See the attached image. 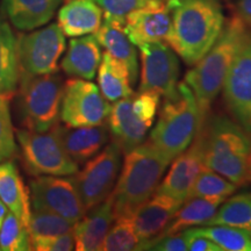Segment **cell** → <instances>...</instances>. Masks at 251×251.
Wrapping results in <instances>:
<instances>
[{"mask_svg":"<svg viewBox=\"0 0 251 251\" xmlns=\"http://www.w3.org/2000/svg\"><path fill=\"white\" fill-rule=\"evenodd\" d=\"M172 25L166 43L187 65L197 64L225 26L219 0H170Z\"/></svg>","mask_w":251,"mask_h":251,"instance_id":"cell-1","label":"cell"},{"mask_svg":"<svg viewBox=\"0 0 251 251\" xmlns=\"http://www.w3.org/2000/svg\"><path fill=\"white\" fill-rule=\"evenodd\" d=\"M249 34L247 25L237 13L231 15L225 23L212 48L194 64L192 70L185 75L184 81L196 97L202 125L208 117L213 101L222 90L226 75L235 55Z\"/></svg>","mask_w":251,"mask_h":251,"instance_id":"cell-2","label":"cell"},{"mask_svg":"<svg viewBox=\"0 0 251 251\" xmlns=\"http://www.w3.org/2000/svg\"><path fill=\"white\" fill-rule=\"evenodd\" d=\"M172 159L148 140L125 155L111 193L115 219L131 215L156 192Z\"/></svg>","mask_w":251,"mask_h":251,"instance_id":"cell-3","label":"cell"},{"mask_svg":"<svg viewBox=\"0 0 251 251\" xmlns=\"http://www.w3.org/2000/svg\"><path fill=\"white\" fill-rule=\"evenodd\" d=\"M203 164L236 186L247 183L251 136L236 121L224 114L207 117L199 131Z\"/></svg>","mask_w":251,"mask_h":251,"instance_id":"cell-4","label":"cell"},{"mask_svg":"<svg viewBox=\"0 0 251 251\" xmlns=\"http://www.w3.org/2000/svg\"><path fill=\"white\" fill-rule=\"evenodd\" d=\"M164 97L158 121L150 133L149 141L174 161L192 143L202 121L196 97L185 81L178 83L176 89Z\"/></svg>","mask_w":251,"mask_h":251,"instance_id":"cell-5","label":"cell"},{"mask_svg":"<svg viewBox=\"0 0 251 251\" xmlns=\"http://www.w3.org/2000/svg\"><path fill=\"white\" fill-rule=\"evenodd\" d=\"M64 81L58 72L30 76L20 72L15 96V119L20 128L45 133L58 125Z\"/></svg>","mask_w":251,"mask_h":251,"instance_id":"cell-6","label":"cell"},{"mask_svg":"<svg viewBox=\"0 0 251 251\" xmlns=\"http://www.w3.org/2000/svg\"><path fill=\"white\" fill-rule=\"evenodd\" d=\"M15 136L23 165L31 177L72 176L79 170L63 146L58 125L45 133L18 128Z\"/></svg>","mask_w":251,"mask_h":251,"instance_id":"cell-7","label":"cell"},{"mask_svg":"<svg viewBox=\"0 0 251 251\" xmlns=\"http://www.w3.org/2000/svg\"><path fill=\"white\" fill-rule=\"evenodd\" d=\"M122 155L118 143L112 141L72 175L86 211L111 196L121 170Z\"/></svg>","mask_w":251,"mask_h":251,"instance_id":"cell-8","label":"cell"},{"mask_svg":"<svg viewBox=\"0 0 251 251\" xmlns=\"http://www.w3.org/2000/svg\"><path fill=\"white\" fill-rule=\"evenodd\" d=\"M17 39L20 72L42 76L58 71V62L67 48V41L57 24L21 34Z\"/></svg>","mask_w":251,"mask_h":251,"instance_id":"cell-9","label":"cell"},{"mask_svg":"<svg viewBox=\"0 0 251 251\" xmlns=\"http://www.w3.org/2000/svg\"><path fill=\"white\" fill-rule=\"evenodd\" d=\"M111 105L91 80L72 78L64 83L59 119L69 127L98 126L107 121Z\"/></svg>","mask_w":251,"mask_h":251,"instance_id":"cell-10","label":"cell"},{"mask_svg":"<svg viewBox=\"0 0 251 251\" xmlns=\"http://www.w3.org/2000/svg\"><path fill=\"white\" fill-rule=\"evenodd\" d=\"M30 205L34 211H46L75 222L86 213L72 176H39L29 183Z\"/></svg>","mask_w":251,"mask_h":251,"instance_id":"cell-11","label":"cell"},{"mask_svg":"<svg viewBox=\"0 0 251 251\" xmlns=\"http://www.w3.org/2000/svg\"><path fill=\"white\" fill-rule=\"evenodd\" d=\"M221 91L231 119L251 134V34L235 55Z\"/></svg>","mask_w":251,"mask_h":251,"instance_id":"cell-12","label":"cell"},{"mask_svg":"<svg viewBox=\"0 0 251 251\" xmlns=\"http://www.w3.org/2000/svg\"><path fill=\"white\" fill-rule=\"evenodd\" d=\"M139 49L142 62L139 91H156L161 96L171 93L180 72L177 54L164 42L143 43Z\"/></svg>","mask_w":251,"mask_h":251,"instance_id":"cell-13","label":"cell"},{"mask_svg":"<svg viewBox=\"0 0 251 251\" xmlns=\"http://www.w3.org/2000/svg\"><path fill=\"white\" fill-rule=\"evenodd\" d=\"M169 1H153L126 15L125 31L135 46L166 42L172 25Z\"/></svg>","mask_w":251,"mask_h":251,"instance_id":"cell-14","label":"cell"},{"mask_svg":"<svg viewBox=\"0 0 251 251\" xmlns=\"http://www.w3.org/2000/svg\"><path fill=\"white\" fill-rule=\"evenodd\" d=\"M171 163L170 170L168 171L162 183H159L156 192L168 194L184 202L187 199L197 177L205 166L202 141L199 133H197L192 143Z\"/></svg>","mask_w":251,"mask_h":251,"instance_id":"cell-15","label":"cell"},{"mask_svg":"<svg viewBox=\"0 0 251 251\" xmlns=\"http://www.w3.org/2000/svg\"><path fill=\"white\" fill-rule=\"evenodd\" d=\"M183 203L168 194L155 192L130 215L135 231L143 243V250H148L152 241L165 230Z\"/></svg>","mask_w":251,"mask_h":251,"instance_id":"cell-16","label":"cell"},{"mask_svg":"<svg viewBox=\"0 0 251 251\" xmlns=\"http://www.w3.org/2000/svg\"><path fill=\"white\" fill-rule=\"evenodd\" d=\"M94 36L106 52L128 68L131 85L136 83L139 76V57L135 45L125 31V18L105 15V21L94 33Z\"/></svg>","mask_w":251,"mask_h":251,"instance_id":"cell-17","label":"cell"},{"mask_svg":"<svg viewBox=\"0 0 251 251\" xmlns=\"http://www.w3.org/2000/svg\"><path fill=\"white\" fill-rule=\"evenodd\" d=\"M133 96L120 99L111 106L107 121L109 134L118 143L124 155L143 143L150 128L134 114L131 108Z\"/></svg>","mask_w":251,"mask_h":251,"instance_id":"cell-18","label":"cell"},{"mask_svg":"<svg viewBox=\"0 0 251 251\" xmlns=\"http://www.w3.org/2000/svg\"><path fill=\"white\" fill-rule=\"evenodd\" d=\"M114 220L111 197L86 211L85 215L75 224V250H100Z\"/></svg>","mask_w":251,"mask_h":251,"instance_id":"cell-19","label":"cell"},{"mask_svg":"<svg viewBox=\"0 0 251 251\" xmlns=\"http://www.w3.org/2000/svg\"><path fill=\"white\" fill-rule=\"evenodd\" d=\"M58 130L65 150L78 165L101 151L109 141V129L106 124L85 127L58 125Z\"/></svg>","mask_w":251,"mask_h":251,"instance_id":"cell-20","label":"cell"},{"mask_svg":"<svg viewBox=\"0 0 251 251\" xmlns=\"http://www.w3.org/2000/svg\"><path fill=\"white\" fill-rule=\"evenodd\" d=\"M63 0H1V13L15 29L30 31L46 26Z\"/></svg>","mask_w":251,"mask_h":251,"instance_id":"cell-21","label":"cell"},{"mask_svg":"<svg viewBox=\"0 0 251 251\" xmlns=\"http://www.w3.org/2000/svg\"><path fill=\"white\" fill-rule=\"evenodd\" d=\"M101 49L94 35L72 37L61 68L64 74L72 78L92 80L101 62Z\"/></svg>","mask_w":251,"mask_h":251,"instance_id":"cell-22","label":"cell"},{"mask_svg":"<svg viewBox=\"0 0 251 251\" xmlns=\"http://www.w3.org/2000/svg\"><path fill=\"white\" fill-rule=\"evenodd\" d=\"M102 14L96 0H68L59 8L57 25L65 36L89 35L101 26Z\"/></svg>","mask_w":251,"mask_h":251,"instance_id":"cell-23","label":"cell"},{"mask_svg":"<svg viewBox=\"0 0 251 251\" xmlns=\"http://www.w3.org/2000/svg\"><path fill=\"white\" fill-rule=\"evenodd\" d=\"M0 199L12 214L28 227L31 214L29 188L14 161L0 163Z\"/></svg>","mask_w":251,"mask_h":251,"instance_id":"cell-24","label":"cell"},{"mask_svg":"<svg viewBox=\"0 0 251 251\" xmlns=\"http://www.w3.org/2000/svg\"><path fill=\"white\" fill-rule=\"evenodd\" d=\"M20 79L18 39L7 23L0 20V96L13 97Z\"/></svg>","mask_w":251,"mask_h":251,"instance_id":"cell-25","label":"cell"},{"mask_svg":"<svg viewBox=\"0 0 251 251\" xmlns=\"http://www.w3.org/2000/svg\"><path fill=\"white\" fill-rule=\"evenodd\" d=\"M97 72L99 89L108 101L115 102L134 94L128 68L108 52L102 55Z\"/></svg>","mask_w":251,"mask_h":251,"instance_id":"cell-26","label":"cell"},{"mask_svg":"<svg viewBox=\"0 0 251 251\" xmlns=\"http://www.w3.org/2000/svg\"><path fill=\"white\" fill-rule=\"evenodd\" d=\"M219 206L220 203L200 199V198H191V199L185 200L180 208L172 218L170 224L165 228V230L157 238L179 233L188 228L206 225L215 215Z\"/></svg>","mask_w":251,"mask_h":251,"instance_id":"cell-27","label":"cell"},{"mask_svg":"<svg viewBox=\"0 0 251 251\" xmlns=\"http://www.w3.org/2000/svg\"><path fill=\"white\" fill-rule=\"evenodd\" d=\"M236 188V185L224 176L203 166L188 193L187 199L200 198L221 205L231 194L235 193Z\"/></svg>","mask_w":251,"mask_h":251,"instance_id":"cell-28","label":"cell"},{"mask_svg":"<svg viewBox=\"0 0 251 251\" xmlns=\"http://www.w3.org/2000/svg\"><path fill=\"white\" fill-rule=\"evenodd\" d=\"M214 225L244 229L251 233V197L248 193L238 194L219 206L211 221L203 226Z\"/></svg>","mask_w":251,"mask_h":251,"instance_id":"cell-29","label":"cell"},{"mask_svg":"<svg viewBox=\"0 0 251 251\" xmlns=\"http://www.w3.org/2000/svg\"><path fill=\"white\" fill-rule=\"evenodd\" d=\"M218 244L222 251H251V233L229 226H201L191 228Z\"/></svg>","mask_w":251,"mask_h":251,"instance_id":"cell-30","label":"cell"},{"mask_svg":"<svg viewBox=\"0 0 251 251\" xmlns=\"http://www.w3.org/2000/svg\"><path fill=\"white\" fill-rule=\"evenodd\" d=\"M100 250L102 251H131L143 250V243L135 231L130 215H122L114 220Z\"/></svg>","mask_w":251,"mask_h":251,"instance_id":"cell-31","label":"cell"},{"mask_svg":"<svg viewBox=\"0 0 251 251\" xmlns=\"http://www.w3.org/2000/svg\"><path fill=\"white\" fill-rule=\"evenodd\" d=\"M75 222L61 215L46 211H31L28 231L31 240L49 238L74 231Z\"/></svg>","mask_w":251,"mask_h":251,"instance_id":"cell-32","label":"cell"},{"mask_svg":"<svg viewBox=\"0 0 251 251\" xmlns=\"http://www.w3.org/2000/svg\"><path fill=\"white\" fill-rule=\"evenodd\" d=\"M0 250L29 251L31 241L28 228L11 212L7 213L0 228Z\"/></svg>","mask_w":251,"mask_h":251,"instance_id":"cell-33","label":"cell"},{"mask_svg":"<svg viewBox=\"0 0 251 251\" xmlns=\"http://www.w3.org/2000/svg\"><path fill=\"white\" fill-rule=\"evenodd\" d=\"M9 98L8 96H0V163L8 161L18 152Z\"/></svg>","mask_w":251,"mask_h":251,"instance_id":"cell-34","label":"cell"},{"mask_svg":"<svg viewBox=\"0 0 251 251\" xmlns=\"http://www.w3.org/2000/svg\"><path fill=\"white\" fill-rule=\"evenodd\" d=\"M161 94L156 91H139L137 94H133L131 108L134 114L151 128L155 117L158 112Z\"/></svg>","mask_w":251,"mask_h":251,"instance_id":"cell-35","label":"cell"},{"mask_svg":"<svg viewBox=\"0 0 251 251\" xmlns=\"http://www.w3.org/2000/svg\"><path fill=\"white\" fill-rule=\"evenodd\" d=\"M153 1H169V0H96L102 12L108 17L125 18L130 12L139 9Z\"/></svg>","mask_w":251,"mask_h":251,"instance_id":"cell-36","label":"cell"},{"mask_svg":"<svg viewBox=\"0 0 251 251\" xmlns=\"http://www.w3.org/2000/svg\"><path fill=\"white\" fill-rule=\"evenodd\" d=\"M31 250L36 251H71L75 250L74 231L49 238L31 240Z\"/></svg>","mask_w":251,"mask_h":251,"instance_id":"cell-37","label":"cell"},{"mask_svg":"<svg viewBox=\"0 0 251 251\" xmlns=\"http://www.w3.org/2000/svg\"><path fill=\"white\" fill-rule=\"evenodd\" d=\"M149 250L156 251H185L187 250V241L184 231L162 236L150 244Z\"/></svg>","mask_w":251,"mask_h":251,"instance_id":"cell-38","label":"cell"},{"mask_svg":"<svg viewBox=\"0 0 251 251\" xmlns=\"http://www.w3.org/2000/svg\"><path fill=\"white\" fill-rule=\"evenodd\" d=\"M187 241V250L191 251H222L218 244L202 235L194 233L191 228L183 230Z\"/></svg>","mask_w":251,"mask_h":251,"instance_id":"cell-39","label":"cell"},{"mask_svg":"<svg viewBox=\"0 0 251 251\" xmlns=\"http://www.w3.org/2000/svg\"><path fill=\"white\" fill-rule=\"evenodd\" d=\"M237 15L247 26L251 27V0H238Z\"/></svg>","mask_w":251,"mask_h":251,"instance_id":"cell-40","label":"cell"},{"mask_svg":"<svg viewBox=\"0 0 251 251\" xmlns=\"http://www.w3.org/2000/svg\"><path fill=\"white\" fill-rule=\"evenodd\" d=\"M8 212L9 211L7 209V207L5 206V203L2 202L1 199H0V228H1L2 222H4V220H5V216L7 215Z\"/></svg>","mask_w":251,"mask_h":251,"instance_id":"cell-41","label":"cell"},{"mask_svg":"<svg viewBox=\"0 0 251 251\" xmlns=\"http://www.w3.org/2000/svg\"><path fill=\"white\" fill-rule=\"evenodd\" d=\"M250 181L251 183V152H250V158H249V165H248V177H247V183Z\"/></svg>","mask_w":251,"mask_h":251,"instance_id":"cell-42","label":"cell"},{"mask_svg":"<svg viewBox=\"0 0 251 251\" xmlns=\"http://www.w3.org/2000/svg\"><path fill=\"white\" fill-rule=\"evenodd\" d=\"M248 196H249V197H251V193H248Z\"/></svg>","mask_w":251,"mask_h":251,"instance_id":"cell-43","label":"cell"},{"mask_svg":"<svg viewBox=\"0 0 251 251\" xmlns=\"http://www.w3.org/2000/svg\"><path fill=\"white\" fill-rule=\"evenodd\" d=\"M63 1H64V2H65V1H68V0H63Z\"/></svg>","mask_w":251,"mask_h":251,"instance_id":"cell-44","label":"cell"}]
</instances>
